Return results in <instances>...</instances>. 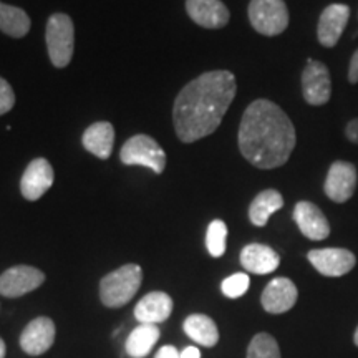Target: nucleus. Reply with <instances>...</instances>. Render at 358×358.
I'll return each mask as SVG.
<instances>
[{"mask_svg":"<svg viewBox=\"0 0 358 358\" xmlns=\"http://www.w3.org/2000/svg\"><path fill=\"white\" fill-rule=\"evenodd\" d=\"M248 13L254 30L266 37L280 35L289 25V10L284 0H250Z\"/></svg>","mask_w":358,"mask_h":358,"instance_id":"423d86ee","label":"nucleus"},{"mask_svg":"<svg viewBox=\"0 0 358 358\" xmlns=\"http://www.w3.org/2000/svg\"><path fill=\"white\" fill-rule=\"evenodd\" d=\"M348 19H350V7L345 3H332L324 8L317 27V38L322 47L332 48L338 43Z\"/></svg>","mask_w":358,"mask_h":358,"instance_id":"ddd939ff","label":"nucleus"},{"mask_svg":"<svg viewBox=\"0 0 358 358\" xmlns=\"http://www.w3.org/2000/svg\"><path fill=\"white\" fill-rule=\"evenodd\" d=\"M308 262L325 277H340L345 275L355 267L357 259L348 249L327 248L313 249L307 254Z\"/></svg>","mask_w":358,"mask_h":358,"instance_id":"9d476101","label":"nucleus"},{"mask_svg":"<svg viewBox=\"0 0 358 358\" xmlns=\"http://www.w3.org/2000/svg\"><path fill=\"white\" fill-rule=\"evenodd\" d=\"M237 93L236 77L227 70L206 71L181 88L173 106L176 136L194 143L213 134Z\"/></svg>","mask_w":358,"mask_h":358,"instance_id":"f257e3e1","label":"nucleus"},{"mask_svg":"<svg viewBox=\"0 0 358 358\" xmlns=\"http://www.w3.org/2000/svg\"><path fill=\"white\" fill-rule=\"evenodd\" d=\"M353 340H355V345L358 347V327H357V330H355V337H353Z\"/></svg>","mask_w":358,"mask_h":358,"instance_id":"473e14b6","label":"nucleus"},{"mask_svg":"<svg viewBox=\"0 0 358 358\" xmlns=\"http://www.w3.org/2000/svg\"><path fill=\"white\" fill-rule=\"evenodd\" d=\"M248 358H280L279 343L272 335L257 334L250 340Z\"/></svg>","mask_w":358,"mask_h":358,"instance_id":"393cba45","label":"nucleus"},{"mask_svg":"<svg viewBox=\"0 0 358 358\" xmlns=\"http://www.w3.org/2000/svg\"><path fill=\"white\" fill-rule=\"evenodd\" d=\"M227 241V226L221 219H216L209 224L208 232H206V248L213 257H221L226 252Z\"/></svg>","mask_w":358,"mask_h":358,"instance_id":"b1692460","label":"nucleus"},{"mask_svg":"<svg viewBox=\"0 0 358 358\" xmlns=\"http://www.w3.org/2000/svg\"><path fill=\"white\" fill-rule=\"evenodd\" d=\"M32 20L20 7L0 2V32L12 38H22L30 32Z\"/></svg>","mask_w":358,"mask_h":358,"instance_id":"5701e85b","label":"nucleus"},{"mask_svg":"<svg viewBox=\"0 0 358 358\" xmlns=\"http://www.w3.org/2000/svg\"><path fill=\"white\" fill-rule=\"evenodd\" d=\"M55 342V324L48 317H37L20 335V347L27 355L38 357L48 352Z\"/></svg>","mask_w":358,"mask_h":358,"instance_id":"f8f14e48","label":"nucleus"},{"mask_svg":"<svg viewBox=\"0 0 358 358\" xmlns=\"http://www.w3.org/2000/svg\"><path fill=\"white\" fill-rule=\"evenodd\" d=\"M357 179L358 173L355 164L348 161H335L329 168L324 185L327 198L338 204L347 203L357 189Z\"/></svg>","mask_w":358,"mask_h":358,"instance_id":"6e6552de","label":"nucleus"},{"mask_svg":"<svg viewBox=\"0 0 358 358\" xmlns=\"http://www.w3.org/2000/svg\"><path fill=\"white\" fill-rule=\"evenodd\" d=\"M45 282V274L32 266H15L0 275V295L17 299L38 289Z\"/></svg>","mask_w":358,"mask_h":358,"instance_id":"1a4fd4ad","label":"nucleus"},{"mask_svg":"<svg viewBox=\"0 0 358 358\" xmlns=\"http://www.w3.org/2000/svg\"><path fill=\"white\" fill-rule=\"evenodd\" d=\"M173 312V299L166 292L146 294L134 307V319L140 324H153L158 325L161 322L168 320Z\"/></svg>","mask_w":358,"mask_h":358,"instance_id":"f3484780","label":"nucleus"},{"mask_svg":"<svg viewBox=\"0 0 358 358\" xmlns=\"http://www.w3.org/2000/svg\"><path fill=\"white\" fill-rule=\"evenodd\" d=\"M297 297V287L292 280L287 277H275L264 289L261 302L264 310L268 313H284L295 306Z\"/></svg>","mask_w":358,"mask_h":358,"instance_id":"dca6fc26","label":"nucleus"},{"mask_svg":"<svg viewBox=\"0 0 358 358\" xmlns=\"http://www.w3.org/2000/svg\"><path fill=\"white\" fill-rule=\"evenodd\" d=\"M155 358H181V353L178 352L176 347L173 345H164L156 352Z\"/></svg>","mask_w":358,"mask_h":358,"instance_id":"c756f323","label":"nucleus"},{"mask_svg":"<svg viewBox=\"0 0 358 358\" xmlns=\"http://www.w3.org/2000/svg\"><path fill=\"white\" fill-rule=\"evenodd\" d=\"M83 148L100 159H108L115 145V128L108 122H98L85 129Z\"/></svg>","mask_w":358,"mask_h":358,"instance_id":"6ab92c4d","label":"nucleus"},{"mask_svg":"<svg viewBox=\"0 0 358 358\" xmlns=\"http://www.w3.org/2000/svg\"><path fill=\"white\" fill-rule=\"evenodd\" d=\"M189 19L204 29H222L229 24L231 13L221 0H186Z\"/></svg>","mask_w":358,"mask_h":358,"instance_id":"4468645a","label":"nucleus"},{"mask_svg":"<svg viewBox=\"0 0 358 358\" xmlns=\"http://www.w3.org/2000/svg\"><path fill=\"white\" fill-rule=\"evenodd\" d=\"M15 105V93L7 80L0 77V116L8 113Z\"/></svg>","mask_w":358,"mask_h":358,"instance_id":"bb28decb","label":"nucleus"},{"mask_svg":"<svg viewBox=\"0 0 358 358\" xmlns=\"http://www.w3.org/2000/svg\"><path fill=\"white\" fill-rule=\"evenodd\" d=\"M6 352H7V348H6V343H3V340L0 338V358H3V357H6Z\"/></svg>","mask_w":358,"mask_h":358,"instance_id":"2f4dec72","label":"nucleus"},{"mask_svg":"<svg viewBox=\"0 0 358 358\" xmlns=\"http://www.w3.org/2000/svg\"><path fill=\"white\" fill-rule=\"evenodd\" d=\"M53 168L45 158L30 161L20 179V192L27 201H38L53 185Z\"/></svg>","mask_w":358,"mask_h":358,"instance_id":"9b49d317","label":"nucleus"},{"mask_svg":"<svg viewBox=\"0 0 358 358\" xmlns=\"http://www.w3.org/2000/svg\"><path fill=\"white\" fill-rule=\"evenodd\" d=\"M45 40L53 66L65 69L75 50V27L66 13H53L48 19Z\"/></svg>","mask_w":358,"mask_h":358,"instance_id":"20e7f679","label":"nucleus"},{"mask_svg":"<svg viewBox=\"0 0 358 358\" xmlns=\"http://www.w3.org/2000/svg\"><path fill=\"white\" fill-rule=\"evenodd\" d=\"M237 141L241 155L252 166L274 169L289 161L297 134L287 113L274 101L261 98L245 108Z\"/></svg>","mask_w":358,"mask_h":358,"instance_id":"f03ea898","label":"nucleus"},{"mask_svg":"<svg viewBox=\"0 0 358 358\" xmlns=\"http://www.w3.org/2000/svg\"><path fill=\"white\" fill-rule=\"evenodd\" d=\"M345 136L348 141L353 143V145H358V118L352 120V122L347 123Z\"/></svg>","mask_w":358,"mask_h":358,"instance_id":"c85d7f7f","label":"nucleus"},{"mask_svg":"<svg viewBox=\"0 0 358 358\" xmlns=\"http://www.w3.org/2000/svg\"><path fill=\"white\" fill-rule=\"evenodd\" d=\"M284 206V198L279 191L266 189L254 198L249 208V219L254 226L264 227L268 222V217L279 211Z\"/></svg>","mask_w":358,"mask_h":358,"instance_id":"412c9836","label":"nucleus"},{"mask_svg":"<svg viewBox=\"0 0 358 358\" xmlns=\"http://www.w3.org/2000/svg\"><path fill=\"white\" fill-rule=\"evenodd\" d=\"M143 271L138 264H124L100 282V299L106 307L120 308L131 301L141 287Z\"/></svg>","mask_w":358,"mask_h":358,"instance_id":"7ed1b4c3","label":"nucleus"},{"mask_svg":"<svg viewBox=\"0 0 358 358\" xmlns=\"http://www.w3.org/2000/svg\"><path fill=\"white\" fill-rule=\"evenodd\" d=\"M294 221L307 239L324 241L330 234V224L325 214L310 201H301L294 208Z\"/></svg>","mask_w":358,"mask_h":358,"instance_id":"2eb2a0df","label":"nucleus"},{"mask_svg":"<svg viewBox=\"0 0 358 358\" xmlns=\"http://www.w3.org/2000/svg\"><path fill=\"white\" fill-rule=\"evenodd\" d=\"M280 264L279 254L264 244H249L241 252V266L250 274L266 275L274 272Z\"/></svg>","mask_w":358,"mask_h":358,"instance_id":"a211bd4d","label":"nucleus"},{"mask_svg":"<svg viewBox=\"0 0 358 358\" xmlns=\"http://www.w3.org/2000/svg\"><path fill=\"white\" fill-rule=\"evenodd\" d=\"M159 329L153 324H140L133 332L129 334L127 340V353L133 358H143L153 350L156 342L159 340Z\"/></svg>","mask_w":358,"mask_h":358,"instance_id":"4be33fe9","label":"nucleus"},{"mask_svg":"<svg viewBox=\"0 0 358 358\" xmlns=\"http://www.w3.org/2000/svg\"><path fill=\"white\" fill-rule=\"evenodd\" d=\"M348 82L353 85L358 83V48L352 55L350 65H348Z\"/></svg>","mask_w":358,"mask_h":358,"instance_id":"cd10ccee","label":"nucleus"},{"mask_svg":"<svg viewBox=\"0 0 358 358\" xmlns=\"http://www.w3.org/2000/svg\"><path fill=\"white\" fill-rule=\"evenodd\" d=\"M302 95L308 105L322 106L332 96V80L325 64L308 60L302 71Z\"/></svg>","mask_w":358,"mask_h":358,"instance_id":"0eeeda50","label":"nucleus"},{"mask_svg":"<svg viewBox=\"0 0 358 358\" xmlns=\"http://www.w3.org/2000/svg\"><path fill=\"white\" fill-rule=\"evenodd\" d=\"M249 285H250L249 275L244 274V272H237V274H232L227 277V279L222 280L221 290L226 297L239 299L248 292Z\"/></svg>","mask_w":358,"mask_h":358,"instance_id":"a878e982","label":"nucleus"},{"mask_svg":"<svg viewBox=\"0 0 358 358\" xmlns=\"http://www.w3.org/2000/svg\"><path fill=\"white\" fill-rule=\"evenodd\" d=\"M182 329H185V334L192 342L199 343L203 347L211 348L219 342V330L216 322L211 317L203 315V313H192V315L186 317Z\"/></svg>","mask_w":358,"mask_h":358,"instance_id":"aec40b11","label":"nucleus"},{"mask_svg":"<svg viewBox=\"0 0 358 358\" xmlns=\"http://www.w3.org/2000/svg\"><path fill=\"white\" fill-rule=\"evenodd\" d=\"M120 159L127 166L150 168L156 174H161L166 168V153L155 138L148 134H134L122 146Z\"/></svg>","mask_w":358,"mask_h":358,"instance_id":"39448f33","label":"nucleus"},{"mask_svg":"<svg viewBox=\"0 0 358 358\" xmlns=\"http://www.w3.org/2000/svg\"><path fill=\"white\" fill-rule=\"evenodd\" d=\"M181 358H201V352L198 347L191 345V347H186L185 350L181 352Z\"/></svg>","mask_w":358,"mask_h":358,"instance_id":"7c9ffc66","label":"nucleus"}]
</instances>
